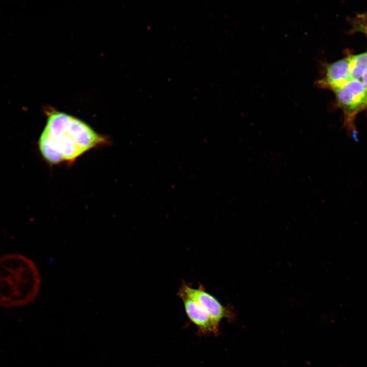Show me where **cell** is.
<instances>
[{
	"label": "cell",
	"instance_id": "ba28073f",
	"mask_svg": "<svg viewBox=\"0 0 367 367\" xmlns=\"http://www.w3.org/2000/svg\"><path fill=\"white\" fill-rule=\"evenodd\" d=\"M355 30L356 31L364 33L367 36V24H358L355 28Z\"/></svg>",
	"mask_w": 367,
	"mask_h": 367
},
{
	"label": "cell",
	"instance_id": "8992f818",
	"mask_svg": "<svg viewBox=\"0 0 367 367\" xmlns=\"http://www.w3.org/2000/svg\"><path fill=\"white\" fill-rule=\"evenodd\" d=\"M351 80L348 57L327 65L323 77L317 82L319 87L332 91Z\"/></svg>",
	"mask_w": 367,
	"mask_h": 367
},
{
	"label": "cell",
	"instance_id": "5b68a950",
	"mask_svg": "<svg viewBox=\"0 0 367 367\" xmlns=\"http://www.w3.org/2000/svg\"><path fill=\"white\" fill-rule=\"evenodd\" d=\"M177 295L181 299L186 315L190 322L196 327L199 336L211 334L215 336L219 335L208 314L196 301L187 296L180 290Z\"/></svg>",
	"mask_w": 367,
	"mask_h": 367
},
{
	"label": "cell",
	"instance_id": "30bf717a",
	"mask_svg": "<svg viewBox=\"0 0 367 367\" xmlns=\"http://www.w3.org/2000/svg\"><path fill=\"white\" fill-rule=\"evenodd\" d=\"M359 17L362 19L367 20V12L360 15Z\"/></svg>",
	"mask_w": 367,
	"mask_h": 367
},
{
	"label": "cell",
	"instance_id": "277c9868",
	"mask_svg": "<svg viewBox=\"0 0 367 367\" xmlns=\"http://www.w3.org/2000/svg\"><path fill=\"white\" fill-rule=\"evenodd\" d=\"M187 296L196 301L208 314L216 330L220 334V323L223 319L232 322L235 314L228 306L222 305L213 295L207 292L201 284L197 288L182 282L179 289Z\"/></svg>",
	"mask_w": 367,
	"mask_h": 367
},
{
	"label": "cell",
	"instance_id": "7a4b0ae2",
	"mask_svg": "<svg viewBox=\"0 0 367 367\" xmlns=\"http://www.w3.org/2000/svg\"><path fill=\"white\" fill-rule=\"evenodd\" d=\"M41 284L39 271L31 259L18 253L0 256V306L30 304L38 296Z\"/></svg>",
	"mask_w": 367,
	"mask_h": 367
},
{
	"label": "cell",
	"instance_id": "3957f363",
	"mask_svg": "<svg viewBox=\"0 0 367 367\" xmlns=\"http://www.w3.org/2000/svg\"><path fill=\"white\" fill-rule=\"evenodd\" d=\"M333 92L337 106L343 112V127L356 140L358 133L355 120L360 112L367 111V90L360 80H351Z\"/></svg>",
	"mask_w": 367,
	"mask_h": 367
},
{
	"label": "cell",
	"instance_id": "52a82bcc",
	"mask_svg": "<svg viewBox=\"0 0 367 367\" xmlns=\"http://www.w3.org/2000/svg\"><path fill=\"white\" fill-rule=\"evenodd\" d=\"M348 57L351 80H359L367 69V51Z\"/></svg>",
	"mask_w": 367,
	"mask_h": 367
},
{
	"label": "cell",
	"instance_id": "9c48e42d",
	"mask_svg": "<svg viewBox=\"0 0 367 367\" xmlns=\"http://www.w3.org/2000/svg\"><path fill=\"white\" fill-rule=\"evenodd\" d=\"M362 83L367 90V69L365 71L364 73H363L362 76Z\"/></svg>",
	"mask_w": 367,
	"mask_h": 367
},
{
	"label": "cell",
	"instance_id": "6da1fadb",
	"mask_svg": "<svg viewBox=\"0 0 367 367\" xmlns=\"http://www.w3.org/2000/svg\"><path fill=\"white\" fill-rule=\"evenodd\" d=\"M38 141L44 159L51 164L72 162L94 147L108 142L82 120L66 113L51 111Z\"/></svg>",
	"mask_w": 367,
	"mask_h": 367
}]
</instances>
